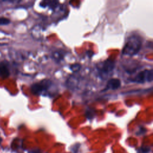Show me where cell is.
Masks as SVG:
<instances>
[{
	"instance_id": "obj_1",
	"label": "cell",
	"mask_w": 153,
	"mask_h": 153,
	"mask_svg": "<svg viewBox=\"0 0 153 153\" xmlns=\"http://www.w3.org/2000/svg\"><path fill=\"white\" fill-rule=\"evenodd\" d=\"M142 47V39L136 35L130 36L126 41L122 51L124 55L133 56L136 54Z\"/></svg>"
},
{
	"instance_id": "obj_2",
	"label": "cell",
	"mask_w": 153,
	"mask_h": 153,
	"mask_svg": "<svg viewBox=\"0 0 153 153\" xmlns=\"http://www.w3.org/2000/svg\"><path fill=\"white\" fill-rule=\"evenodd\" d=\"M53 82L48 79H44L40 82L33 84L30 87V91L35 95H45L48 94Z\"/></svg>"
},
{
	"instance_id": "obj_3",
	"label": "cell",
	"mask_w": 153,
	"mask_h": 153,
	"mask_svg": "<svg viewBox=\"0 0 153 153\" xmlns=\"http://www.w3.org/2000/svg\"><path fill=\"white\" fill-rule=\"evenodd\" d=\"M153 79V71L152 69H145L138 73L134 77L130 78V82L143 84L145 82H151Z\"/></svg>"
},
{
	"instance_id": "obj_4",
	"label": "cell",
	"mask_w": 153,
	"mask_h": 153,
	"mask_svg": "<svg viewBox=\"0 0 153 153\" xmlns=\"http://www.w3.org/2000/svg\"><path fill=\"white\" fill-rule=\"evenodd\" d=\"M115 62L111 59H108L97 67V71L101 77L106 76L113 71L115 68Z\"/></svg>"
},
{
	"instance_id": "obj_5",
	"label": "cell",
	"mask_w": 153,
	"mask_h": 153,
	"mask_svg": "<svg viewBox=\"0 0 153 153\" xmlns=\"http://www.w3.org/2000/svg\"><path fill=\"white\" fill-rule=\"evenodd\" d=\"M10 75V65L8 63L3 60L0 62V77L2 79H5Z\"/></svg>"
},
{
	"instance_id": "obj_6",
	"label": "cell",
	"mask_w": 153,
	"mask_h": 153,
	"mask_svg": "<svg viewBox=\"0 0 153 153\" xmlns=\"http://www.w3.org/2000/svg\"><path fill=\"white\" fill-rule=\"evenodd\" d=\"M121 82L118 78H111L108 81L106 87L103 90V91L109 90H115L121 87Z\"/></svg>"
},
{
	"instance_id": "obj_7",
	"label": "cell",
	"mask_w": 153,
	"mask_h": 153,
	"mask_svg": "<svg viewBox=\"0 0 153 153\" xmlns=\"http://www.w3.org/2000/svg\"><path fill=\"white\" fill-rule=\"evenodd\" d=\"M65 54V52L62 50H57L53 53V57L56 61L60 62L63 59Z\"/></svg>"
},
{
	"instance_id": "obj_8",
	"label": "cell",
	"mask_w": 153,
	"mask_h": 153,
	"mask_svg": "<svg viewBox=\"0 0 153 153\" xmlns=\"http://www.w3.org/2000/svg\"><path fill=\"white\" fill-rule=\"evenodd\" d=\"M10 23V19L5 17H0V26L2 25H7Z\"/></svg>"
},
{
	"instance_id": "obj_9",
	"label": "cell",
	"mask_w": 153,
	"mask_h": 153,
	"mask_svg": "<svg viewBox=\"0 0 153 153\" xmlns=\"http://www.w3.org/2000/svg\"><path fill=\"white\" fill-rule=\"evenodd\" d=\"M80 69H81V65L79 63H75L71 66V69L74 72H78Z\"/></svg>"
},
{
	"instance_id": "obj_10",
	"label": "cell",
	"mask_w": 153,
	"mask_h": 153,
	"mask_svg": "<svg viewBox=\"0 0 153 153\" xmlns=\"http://www.w3.org/2000/svg\"><path fill=\"white\" fill-rule=\"evenodd\" d=\"M0 153H16V152H14L12 151H10V150H3Z\"/></svg>"
}]
</instances>
